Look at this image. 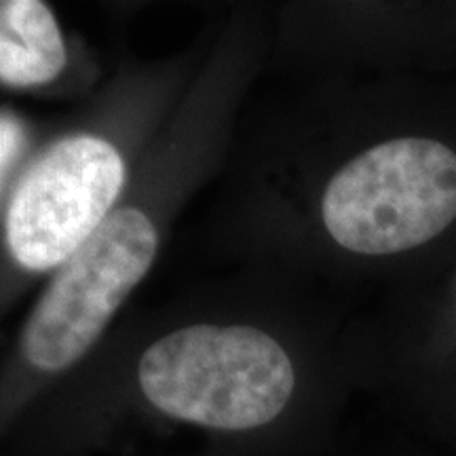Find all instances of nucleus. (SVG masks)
<instances>
[{
  "label": "nucleus",
  "mask_w": 456,
  "mask_h": 456,
  "mask_svg": "<svg viewBox=\"0 0 456 456\" xmlns=\"http://www.w3.org/2000/svg\"><path fill=\"white\" fill-rule=\"evenodd\" d=\"M123 182V159L110 142L95 135L60 140L11 199V256L37 273L66 265L108 220Z\"/></svg>",
  "instance_id": "4"
},
{
  "label": "nucleus",
  "mask_w": 456,
  "mask_h": 456,
  "mask_svg": "<svg viewBox=\"0 0 456 456\" xmlns=\"http://www.w3.org/2000/svg\"><path fill=\"white\" fill-rule=\"evenodd\" d=\"M0 161H3V178L7 175L11 165L15 163L17 152L21 151V142H24V134L21 127L11 118L9 114H3V127H0Z\"/></svg>",
  "instance_id": "6"
},
{
  "label": "nucleus",
  "mask_w": 456,
  "mask_h": 456,
  "mask_svg": "<svg viewBox=\"0 0 456 456\" xmlns=\"http://www.w3.org/2000/svg\"><path fill=\"white\" fill-rule=\"evenodd\" d=\"M322 218L353 254L391 256L429 243L456 218V152L419 135L380 142L332 175Z\"/></svg>",
  "instance_id": "2"
},
{
  "label": "nucleus",
  "mask_w": 456,
  "mask_h": 456,
  "mask_svg": "<svg viewBox=\"0 0 456 456\" xmlns=\"http://www.w3.org/2000/svg\"><path fill=\"white\" fill-rule=\"evenodd\" d=\"M66 47L55 15L38 0L0 4V81L9 87H37L64 70Z\"/></svg>",
  "instance_id": "5"
},
{
  "label": "nucleus",
  "mask_w": 456,
  "mask_h": 456,
  "mask_svg": "<svg viewBox=\"0 0 456 456\" xmlns=\"http://www.w3.org/2000/svg\"><path fill=\"white\" fill-rule=\"evenodd\" d=\"M135 406L226 437L283 433L306 406L289 351L252 326L199 323L148 345L131 374Z\"/></svg>",
  "instance_id": "1"
},
{
  "label": "nucleus",
  "mask_w": 456,
  "mask_h": 456,
  "mask_svg": "<svg viewBox=\"0 0 456 456\" xmlns=\"http://www.w3.org/2000/svg\"><path fill=\"white\" fill-rule=\"evenodd\" d=\"M157 249V226L142 209L123 208L108 216L60 266L28 317L20 340L24 370L43 380L77 366L151 271Z\"/></svg>",
  "instance_id": "3"
}]
</instances>
